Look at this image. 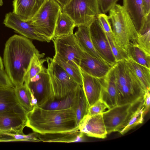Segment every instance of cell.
<instances>
[{
  "instance_id": "obj_6",
  "label": "cell",
  "mask_w": 150,
  "mask_h": 150,
  "mask_svg": "<svg viewBox=\"0 0 150 150\" xmlns=\"http://www.w3.org/2000/svg\"><path fill=\"white\" fill-rule=\"evenodd\" d=\"M62 12L68 16L76 26H89L101 13L98 0H70Z\"/></svg>"
},
{
  "instance_id": "obj_13",
  "label": "cell",
  "mask_w": 150,
  "mask_h": 150,
  "mask_svg": "<svg viewBox=\"0 0 150 150\" xmlns=\"http://www.w3.org/2000/svg\"><path fill=\"white\" fill-rule=\"evenodd\" d=\"M114 64L98 59L85 52L80 68L87 74L99 79L105 77Z\"/></svg>"
},
{
  "instance_id": "obj_21",
  "label": "cell",
  "mask_w": 150,
  "mask_h": 150,
  "mask_svg": "<svg viewBox=\"0 0 150 150\" xmlns=\"http://www.w3.org/2000/svg\"><path fill=\"white\" fill-rule=\"evenodd\" d=\"M78 27L74 35L82 50L92 56L105 61L97 52L93 45L88 26H80Z\"/></svg>"
},
{
  "instance_id": "obj_3",
  "label": "cell",
  "mask_w": 150,
  "mask_h": 150,
  "mask_svg": "<svg viewBox=\"0 0 150 150\" xmlns=\"http://www.w3.org/2000/svg\"><path fill=\"white\" fill-rule=\"evenodd\" d=\"M108 12V16L115 42L127 53L130 43L137 42L138 35L137 30L129 15L122 6L117 4Z\"/></svg>"
},
{
  "instance_id": "obj_16",
  "label": "cell",
  "mask_w": 150,
  "mask_h": 150,
  "mask_svg": "<svg viewBox=\"0 0 150 150\" xmlns=\"http://www.w3.org/2000/svg\"><path fill=\"white\" fill-rule=\"evenodd\" d=\"M114 65L105 77L100 79L102 86L100 98L109 109L117 105V87Z\"/></svg>"
},
{
  "instance_id": "obj_34",
  "label": "cell",
  "mask_w": 150,
  "mask_h": 150,
  "mask_svg": "<svg viewBox=\"0 0 150 150\" xmlns=\"http://www.w3.org/2000/svg\"><path fill=\"white\" fill-rule=\"evenodd\" d=\"M107 109H109L108 106L100 98L89 107L87 115L90 116H93L102 114Z\"/></svg>"
},
{
  "instance_id": "obj_30",
  "label": "cell",
  "mask_w": 150,
  "mask_h": 150,
  "mask_svg": "<svg viewBox=\"0 0 150 150\" xmlns=\"http://www.w3.org/2000/svg\"><path fill=\"white\" fill-rule=\"evenodd\" d=\"M88 105L84 94L82 86L80 88L76 104L73 108L78 126L84 117L87 114Z\"/></svg>"
},
{
  "instance_id": "obj_28",
  "label": "cell",
  "mask_w": 150,
  "mask_h": 150,
  "mask_svg": "<svg viewBox=\"0 0 150 150\" xmlns=\"http://www.w3.org/2000/svg\"><path fill=\"white\" fill-rule=\"evenodd\" d=\"M26 141L40 142L38 133L34 132L28 134L11 132H0V142Z\"/></svg>"
},
{
  "instance_id": "obj_38",
  "label": "cell",
  "mask_w": 150,
  "mask_h": 150,
  "mask_svg": "<svg viewBox=\"0 0 150 150\" xmlns=\"http://www.w3.org/2000/svg\"><path fill=\"white\" fill-rule=\"evenodd\" d=\"M143 11L146 17L150 15V0H142Z\"/></svg>"
},
{
  "instance_id": "obj_2",
  "label": "cell",
  "mask_w": 150,
  "mask_h": 150,
  "mask_svg": "<svg viewBox=\"0 0 150 150\" xmlns=\"http://www.w3.org/2000/svg\"><path fill=\"white\" fill-rule=\"evenodd\" d=\"M26 126L39 134L71 131L78 129L73 108L47 110L37 105L27 114Z\"/></svg>"
},
{
  "instance_id": "obj_33",
  "label": "cell",
  "mask_w": 150,
  "mask_h": 150,
  "mask_svg": "<svg viewBox=\"0 0 150 150\" xmlns=\"http://www.w3.org/2000/svg\"><path fill=\"white\" fill-rule=\"evenodd\" d=\"M112 52L116 62L125 60L129 58L127 52L119 47L116 43L113 32L106 33Z\"/></svg>"
},
{
  "instance_id": "obj_8",
  "label": "cell",
  "mask_w": 150,
  "mask_h": 150,
  "mask_svg": "<svg viewBox=\"0 0 150 150\" xmlns=\"http://www.w3.org/2000/svg\"><path fill=\"white\" fill-rule=\"evenodd\" d=\"M55 55L80 68L81 61L85 52L79 46L73 33L54 38Z\"/></svg>"
},
{
  "instance_id": "obj_36",
  "label": "cell",
  "mask_w": 150,
  "mask_h": 150,
  "mask_svg": "<svg viewBox=\"0 0 150 150\" xmlns=\"http://www.w3.org/2000/svg\"><path fill=\"white\" fill-rule=\"evenodd\" d=\"M0 86L15 87L4 70L0 69Z\"/></svg>"
},
{
  "instance_id": "obj_14",
  "label": "cell",
  "mask_w": 150,
  "mask_h": 150,
  "mask_svg": "<svg viewBox=\"0 0 150 150\" xmlns=\"http://www.w3.org/2000/svg\"><path fill=\"white\" fill-rule=\"evenodd\" d=\"M26 113L19 103L14 87L0 86V114Z\"/></svg>"
},
{
  "instance_id": "obj_29",
  "label": "cell",
  "mask_w": 150,
  "mask_h": 150,
  "mask_svg": "<svg viewBox=\"0 0 150 150\" xmlns=\"http://www.w3.org/2000/svg\"><path fill=\"white\" fill-rule=\"evenodd\" d=\"M53 58V61L62 68L76 82L82 86V76L80 69L66 62L56 55Z\"/></svg>"
},
{
  "instance_id": "obj_4",
  "label": "cell",
  "mask_w": 150,
  "mask_h": 150,
  "mask_svg": "<svg viewBox=\"0 0 150 150\" xmlns=\"http://www.w3.org/2000/svg\"><path fill=\"white\" fill-rule=\"evenodd\" d=\"M61 6L55 0H47L30 21L40 35L50 41L54 38L55 30Z\"/></svg>"
},
{
  "instance_id": "obj_24",
  "label": "cell",
  "mask_w": 150,
  "mask_h": 150,
  "mask_svg": "<svg viewBox=\"0 0 150 150\" xmlns=\"http://www.w3.org/2000/svg\"><path fill=\"white\" fill-rule=\"evenodd\" d=\"M81 86L72 94L60 99H54L49 101L40 107L45 109L51 110L73 109L77 100L79 89Z\"/></svg>"
},
{
  "instance_id": "obj_26",
  "label": "cell",
  "mask_w": 150,
  "mask_h": 150,
  "mask_svg": "<svg viewBox=\"0 0 150 150\" xmlns=\"http://www.w3.org/2000/svg\"><path fill=\"white\" fill-rule=\"evenodd\" d=\"M127 53L129 58L137 63L150 69V54L145 52L137 42H131Z\"/></svg>"
},
{
  "instance_id": "obj_20",
  "label": "cell",
  "mask_w": 150,
  "mask_h": 150,
  "mask_svg": "<svg viewBox=\"0 0 150 150\" xmlns=\"http://www.w3.org/2000/svg\"><path fill=\"white\" fill-rule=\"evenodd\" d=\"M38 133L41 142H48L71 143L81 141L84 134L78 129L54 133Z\"/></svg>"
},
{
  "instance_id": "obj_32",
  "label": "cell",
  "mask_w": 150,
  "mask_h": 150,
  "mask_svg": "<svg viewBox=\"0 0 150 150\" xmlns=\"http://www.w3.org/2000/svg\"><path fill=\"white\" fill-rule=\"evenodd\" d=\"M150 19L144 28L138 33L137 42L147 54H150Z\"/></svg>"
},
{
  "instance_id": "obj_25",
  "label": "cell",
  "mask_w": 150,
  "mask_h": 150,
  "mask_svg": "<svg viewBox=\"0 0 150 150\" xmlns=\"http://www.w3.org/2000/svg\"><path fill=\"white\" fill-rule=\"evenodd\" d=\"M75 26V24L72 19L61 11L57 20L54 38L73 33Z\"/></svg>"
},
{
  "instance_id": "obj_39",
  "label": "cell",
  "mask_w": 150,
  "mask_h": 150,
  "mask_svg": "<svg viewBox=\"0 0 150 150\" xmlns=\"http://www.w3.org/2000/svg\"><path fill=\"white\" fill-rule=\"evenodd\" d=\"M63 7L65 6L70 1V0H55Z\"/></svg>"
},
{
  "instance_id": "obj_7",
  "label": "cell",
  "mask_w": 150,
  "mask_h": 150,
  "mask_svg": "<svg viewBox=\"0 0 150 150\" xmlns=\"http://www.w3.org/2000/svg\"><path fill=\"white\" fill-rule=\"evenodd\" d=\"M143 102V98L133 103L116 105L104 112L102 114L108 134L119 132Z\"/></svg>"
},
{
  "instance_id": "obj_9",
  "label": "cell",
  "mask_w": 150,
  "mask_h": 150,
  "mask_svg": "<svg viewBox=\"0 0 150 150\" xmlns=\"http://www.w3.org/2000/svg\"><path fill=\"white\" fill-rule=\"evenodd\" d=\"M27 85L33 94L38 106L40 107L54 100L49 76L45 67L32 78Z\"/></svg>"
},
{
  "instance_id": "obj_5",
  "label": "cell",
  "mask_w": 150,
  "mask_h": 150,
  "mask_svg": "<svg viewBox=\"0 0 150 150\" xmlns=\"http://www.w3.org/2000/svg\"><path fill=\"white\" fill-rule=\"evenodd\" d=\"M54 99L64 98L75 92L81 86L76 82L53 58H46Z\"/></svg>"
},
{
  "instance_id": "obj_22",
  "label": "cell",
  "mask_w": 150,
  "mask_h": 150,
  "mask_svg": "<svg viewBox=\"0 0 150 150\" xmlns=\"http://www.w3.org/2000/svg\"><path fill=\"white\" fill-rule=\"evenodd\" d=\"M125 61L145 92L150 91V69L137 63L129 58Z\"/></svg>"
},
{
  "instance_id": "obj_41",
  "label": "cell",
  "mask_w": 150,
  "mask_h": 150,
  "mask_svg": "<svg viewBox=\"0 0 150 150\" xmlns=\"http://www.w3.org/2000/svg\"><path fill=\"white\" fill-rule=\"evenodd\" d=\"M3 4V0H0V6H2Z\"/></svg>"
},
{
  "instance_id": "obj_10",
  "label": "cell",
  "mask_w": 150,
  "mask_h": 150,
  "mask_svg": "<svg viewBox=\"0 0 150 150\" xmlns=\"http://www.w3.org/2000/svg\"><path fill=\"white\" fill-rule=\"evenodd\" d=\"M88 27L92 41L97 52L105 61L114 64L116 61L107 37L97 18Z\"/></svg>"
},
{
  "instance_id": "obj_35",
  "label": "cell",
  "mask_w": 150,
  "mask_h": 150,
  "mask_svg": "<svg viewBox=\"0 0 150 150\" xmlns=\"http://www.w3.org/2000/svg\"><path fill=\"white\" fill-rule=\"evenodd\" d=\"M101 13L106 14L119 0H98Z\"/></svg>"
},
{
  "instance_id": "obj_15",
  "label": "cell",
  "mask_w": 150,
  "mask_h": 150,
  "mask_svg": "<svg viewBox=\"0 0 150 150\" xmlns=\"http://www.w3.org/2000/svg\"><path fill=\"white\" fill-rule=\"evenodd\" d=\"M26 113H6L0 114V132L23 133L26 127Z\"/></svg>"
},
{
  "instance_id": "obj_37",
  "label": "cell",
  "mask_w": 150,
  "mask_h": 150,
  "mask_svg": "<svg viewBox=\"0 0 150 150\" xmlns=\"http://www.w3.org/2000/svg\"><path fill=\"white\" fill-rule=\"evenodd\" d=\"M143 105L144 115L149 110L150 104V91H146L143 97Z\"/></svg>"
},
{
  "instance_id": "obj_23",
  "label": "cell",
  "mask_w": 150,
  "mask_h": 150,
  "mask_svg": "<svg viewBox=\"0 0 150 150\" xmlns=\"http://www.w3.org/2000/svg\"><path fill=\"white\" fill-rule=\"evenodd\" d=\"M14 90L18 102L25 111L27 113L32 110L37 103L28 85L24 83L15 86Z\"/></svg>"
},
{
  "instance_id": "obj_40",
  "label": "cell",
  "mask_w": 150,
  "mask_h": 150,
  "mask_svg": "<svg viewBox=\"0 0 150 150\" xmlns=\"http://www.w3.org/2000/svg\"><path fill=\"white\" fill-rule=\"evenodd\" d=\"M4 66L2 59L0 56V69L4 70Z\"/></svg>"
},
{
  "instance_id": "obj_27",
  "label": "cell",
  "mask_w": 150,
  "mask_h": 150,
  "mask_svg": "<svg viewBox=\"0 0 150 150\" xmlns=\"http://www.w3.org/2000/svg\"><path fill=\"white\" fill-rule=\"evenodd\" d=\"M44 53L35 54L31 59L24 78V83L27 84L29 81L40 72L44 68L43 63L46 59H43Z\"/></svg>"
},
{
  "instance_id": "obj_11",
  "label": "cell",
  "mask_w": 150,
  "mask_h": 150,
  "mask_svg": "<svg viewBox=\"0 0 150 150\" xmlns=\"http://www.w3.org/2000/svg\"><path fill=\"white\" fill-rule=\"evenodd\" d=\"M3 23L5 26L13 29L17 33L29 39L48 42H50L38 33L30 21H22L13 12L6 14Z\"/></svg>"
},
{
  "instance_id": "obj_19",
  "label": "cell",
  "mask_w": 150,
  "mask_h": 150,
  "mask_svg": "<svg viewBox=\"0 0 150 150\" xmlns=\"http://www.w3.org/2000/svg\"><path fill=\"white\" fill-rule=\"evenodd\" d=\"M80 71L82 87L89 107L100 98L102 84L100 79Z\"/></svg>"
},
{
  "instance_id": "obj_17",
  "label": "cell",
  "mask_w": 150,
  "mask_h": 150,
  "mask_svg": "<svg viewBox=\"0 0 150 150\" xmlns=\"http://www.w3.org/2000/svg\"><path fill=\"white\" fill-rule=\"evenodd\" d=\"M47 0H13V12L22 21H30Z\"/></svg>"
},
{
  "instance_id": "obj_1",
  "label": "cell",
  "mask_w": 150,
  "mask_h": 150,
  "mask_svg": "<svg viewBox=\"0 0 150 150\" xmlns=\"http://www.w3.org/2000/svg\"><path fill=\"white\" fill-rule=\"evenodd\" d=\"M40 53L30 39L15 34L5 44L3 63L5 71L14 86L23 84L32 57Z\"/></svg>"
},
{
  "instance_id": "obj_31",
  "label": "cell",
  "mask_w": 150,
  "mask_h": 150,
  "mask_svg": "<svg viewBox=\"0 0 150 150\" xmlns=\"http://www.w3.org/2000/svg\"><path fill=\"white\" fill-rule=\"evenodd\" d=\"M143 103L133 112L127 122L119 132L124 135L137 125L142 123L144 114Z\"/></svg>"
},
{
  "instance_id": "obj_12",
  "label": "cell",
  "mask_w": 150,
  "mask_h": 150,
  "mask_svg": "<svg viewBox=\"0 0 150 150\" xmlns=\"http://www.w3.org/2000/svg\"><path fill=\"white\" fill-rule=\"evenodd\" d=\"M102 114L93 116L87 114L79 123V130L89 137L103 139L106 138L108 134Z\"/></svg>"
},
{
  "instance_id": "obj_18",
  "label": "cell",
  "mask_w": 150,
  "mask_h": 150,
  "mask_svg": "<svg viewBox=\"0 0 150 150\" xmlns=\"http://www.w3.org/2000/svg\"><path fill=\"white\" fill-rule=\"evenodd\" d=\"M123 6L131 17L138 33L145 26L150 16L144 13L142 0H123Z\"/></svg>"
}]
</instances>
